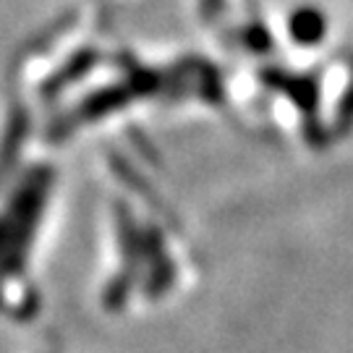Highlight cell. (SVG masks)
<instances>
[{
	"instance_id": "cell-1",
	"label": "cell",
	"mask_w": 353,
	"mask_h": 353,
	"mask_svg": "<svg viewBox=\"0 0 353 353\" xmlns=\"http://www.w3.org/2000/svg\"><path fill=\"white\" fill-rule=\"evenodd\" d=\"M267 87L278 89L285 97L296 102V108L306 118V126L309 131H314V113L316 105H319V84H316L312 76H290L285 71H265Z\"/></svg>"
},
{
	"instance_id": "cell-2",
	"label": "cell",
	"mask_w": 353,
	"mask_h": 353,
	"mask_svg": "<svg viewBox=\"0 0 353 353\" xmlns=\"http://www.w3.org/2000/svg\"><path fill=\"white\" fill-rule=\"evenodd\" d=\"M288 34L301 48H314L327 34V16L314 6H301L290 13Z\"/></svg>"
},
{
	"instance_id": "cell-4",
	"label": "cell",
	"mask_w": 353,
	"mask_h": 353,
	"mask_svg": "<svg viewBox=\"0 0 353 353\" xmlns=\"http://www.w3.org/2000/svg\"><path fill=\"white\" fill-rule=\"evenodd\" d=\"M252 50L256 52H265L270 48V34H267L262 26H254L252 32H249V42H246Z\"/></svg>"
},
{
	"instance_id": "cell-3",
	"label": "cell",
	"mask_w": 353,
	"mask_h": 353,
	"mask_svg": "<svg viewBox=\"0 0 353 353\" xmlns=\"http://www.w3.org/2000/svg\"><path fill=\"white\" fill-rule=\"evenodd\" d=\"M335 134H348L353 128V79L348 81V87L343 92L341 105L335 110Z\"/></svg>"
}]
</instances>
